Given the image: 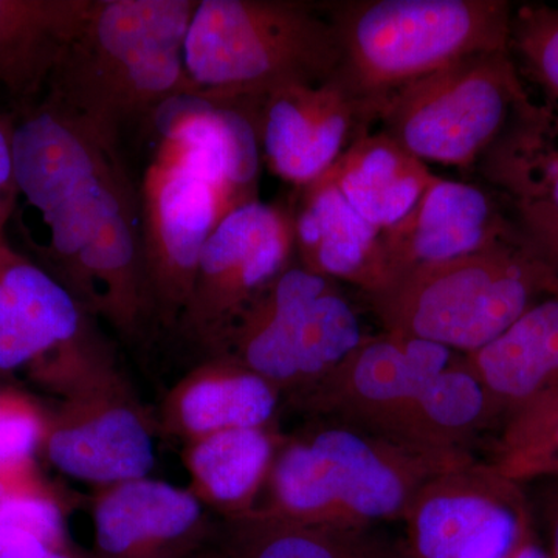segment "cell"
Wrapping results in <instances>:
<instances>
[{
	"label": "cell",
	"mask_w": 558,
	"mask_h": 558,
	"mask_svg": "<svg viewBox=\"0 0 558 558\" xmlns=\"http://www.w3.org/2000/svg\"><path fill=\"white\" fill-rule=\"evenodd\" d=\"M14 213L44 230L31 250L89 317L138 347L156 328L142 253L138 191L120 146L47 100L13 117ZM13 213V215H14Z\"/></svg>",
	"instance_id": "cell-1"
},
{
	"label": "cell",
	"mask_w": 558,
	"mask_h": 558,
	"mask_svg": "<svg viewBox=\"0 0 558 558\" xmlns=\"http://www.w3.org/2000/svg\"><path fill=\"white\" fill-rule=\"evenodd\" d=\"M292 405L440 453H470L481 432L501 424L465 355L391 332L369 336Z\"/></svg>",
	"instance_id": "cell-2"
},
{
	"label": "cell",
	"mask_w": 558,
	"mask_h": 558,
	"mask_svg": "<svg viewBox=\"0 0 558 558\" xmlns=\"http://www.w3.org/2000/svg\"><path fill=\"white\" fill-rule=\"evenodd\" d=\"M197 0H92L43 98L120 146L128 128L196 94L185 69Z\"/></svg>",
	"instance_id": "cell-3"
},
{
	"label": "cell",
	"mask_w": 558,
	"mask_h": 558,
	"mask_svg": "<svg viewBox=\"0 0 558 558\" xmlns=\"http://www.w3.org/2000/svg\"><path fill=\"white\" fill-rule=\"evenodd\" d=\"M470 462L472 453L414 449L317 417L284 436L253 512L310 526L373 529L403 520L429 480Z\"/></svg>",
	"instance_id": "cell-4"
},
{
	"label": "cell",
	"mask_w": 558,
	"mask_h": 558,
	"mask_svg": "<svg viewBox=\"0 0 558 558\" xmlns=\"http://www.w3.org/2000/svg\"><path fill=\"white\" fill-rule=\"evenodd\" d=\"M556 290V264L520 229L469 255L405 271L363 299L385 332L469 355Z\"/></svg>",
	"instance_id": "cell-5"
},
{
	"label": "cell",
	"mask_w": 558,
	"mask_h": 558,
	"mask_svg": "<svg viewBox=\"0 0 558 558\" xmlns=\"http://www.w3.org/2000/svg\"><path fill=\"white\" fill-rule=\"evenodd\" d=\"M340 49L339 76L379 117L392 94L470 54L509 51L502 0L323 3Z\"/></svg>",
	"instance_id": "cell-6"
},
{
	"label": "cell",
	"mask_w": 558,
	"mask_h": 558,
	"mask_svg": "<svg viewBox=\"0 0 558 558\" xmlns=\"http://www.w3.org/2000/svg\"><path fill=\"white\" fill-rule=\"evenodd\" d=\"M196 94L223 101L336 75L340 49L322 7L293 0H199L186 33Z\"/></svg>",
	"instance_id": "cell-7"
},
{
	"label": "cell",
	"mask_w": 558,
	"mask_h": 558,
	"mask_svg": "<svg viewBox=\"0 0 558 558\" xmlns=\"http://www.w3.org/2000/svg\"><path fill=\"white\" fill-rule=\"evenodd\" d=\"M368 337L336 281L292 263L242 312L213 357L236 360L292 405Z\"/></svg>",
	"instance_id": "cell-8"
},
{
	"label": "cell",
	"mask_w": 558,
	"mask_h": 558,
	"mask_svg": "<svg viewBox=\"0 0 558 558\" xmlns=\"http://www.w3.org/2000/svg\"><path fill=\"white\" fill-rule=\"evenodd\" d=\"M46 405L38 458L62 475L98 488L145 478L156 465V416L140 402L97 336Z\"/></svg>",
	"instance_id": "cell-9"
},
{
	"label": "cell",
	"mask_w": 558,
	"mask_h": 558,
	"mask_svg": "<svg viewBox=\"0 0 558 558\" xmlns=\"http://www.w3.org/2000/svg\"><path fill=\"white\" fill-rule=\"evenodd\" d=\"M531 95L510 51L451 62L392 94L374 130L427 163L480 165Z\"/></svg>",
	"instance_id": "cell-10"
},
{
	"label": "cell",
	"mask_w": 558,
	"mask_h": 558,
	"mask_svg": "<svg viewBox=\"0 0 558 558\" xmlns=\"http://www.w3.org/2000/svg\"><path fill=\"white\" fill-rule=\"evenodd\" d=\"M295 255L292 209L245 202L227 213L202 250L193 292L178 329L213 357L242 312Z\"/></svg>",
	"instance_id": "cell-11"
},
{
	"label": "cell",
	"mask_w": 558,
	"mask_h": 558,
	"mask_svg": "<svg viewBox=\"0 0 558 558\" xmlns=\"http://www.w3.org/2000/svg\"><path fill=\"white\" fill-rule=\"evenodd\" d=\"M218 102L240 110L258 135L267 167L299 189L323 178L377 121L376 110L339 73Z\"/></svg>",
	"instance_id": "cell-12"
},
{
	"label": "cell",
	"mask_w": 558,
	"mask_h": 558,
	"mask_svg": "<svg viewBox=\"0 0 558 558\" xmlns=\"http://www.w3.org/2000/svg\"><path fill=\"white\" fill-rule=\"evenodd\" d=\"M138 201L143 266L157 328L175 332L202 250L230 209L207 179L157 156L145 172Z\"/></svg>",
	"instance_id": "cell-13"
},
{
	"label": "cell",
	"mask_w": 558,
	"mask_h": 558,
	"mask_svg": "<svg viewBox=\"0 0 558 558\" xmlns=\"http://www.w3.org/2000/svg\"><path fill=\"white\" fill-rule=\"evenodd\" d=\"M90 517V558H189L220 523L190 488L150 476L98 488Z\"/></svg>",
	"instance_id": "cell-14"
},
{
	"label": "cell",
	"mask_w": 558,
	"mask_h": 558,
	"mask_svg": "<svg viewBox=\"0 0 558 558\" xmlns=\"http://www.w3.org/2000/svg\"><path fill=\"white\" fill-rule=\"evenodd\" d=\"M519 230L494 194L436 175L410 215L381 231L380 288L405 271L469 255Z\"/></svg>",
	"instance_id": "cell-15"
},
{
	"label": "cell",
	"mask_w": 558,
	"mask_h": 558,
	"mask_svg": "<svg viewBox=\"0 0 558 558\" xmlns=\"http://www.w3.org/2000/svg\"><path fill=\"white\" fill-rule=\"evenodd\" d=\"M87 317L60 281L0 238V379L32 380L86 332Z\"/></svg>",
	"instance_id": "cell-16"
},
{
	"label": "cell",
	"mask_w": 558,
	"mask_h": 558,
	"mask_svg": "<svg viewBox=\"0 0 558 558\" xmlns=\"http://www.w3.org/2000/svg\"><path fill=\"white\" fill-rule=\"evenodd\" d=\"M157 157L175 161L208 180L230 211L256 201L260 168L258 135L229 105L199 95H183L157 110Z\"/></svg>",
	"instance_id": "cell-17"
},
{
	"label": "cell",
	"mask_w": 558,
	"mask_h": 558,
	"mask_svg": "<svg viewBox=\"0 0 558 558\" xmlns=\"http://www.w3.org/2000/svg\"><path fill=\"white\" fill-rule=\"evenodd\" d=\"M480 167L512 204L520 229L554 263L558 253L557 113L529 101Z\"/></svg>",
	"instance_id": "cell-18"
},
{
	"label": "cell",
	"mask_w": 558,
	"mask_h": 558,
	"mask_svg": "<svg viewBox=\"0 0 558 558\" xmlns=\"http://www.w3.org/2000/svg\"><path fill=\"white\" fill-rule=\"evenodd\" d=\"M282 398L266 379L236 360H201L165 395L157 429L186 444L234 428L277 427Z\"/></svg>",
	"instance_id": "cell-19"
},
{
	"label": "cell",
	"mask_w": 558,
	"mask_h": 558,
	"mask_svg": "<svg viewBox=\"0 0 558 558\" xmlns=\"http://www.w3.org/2000/svg\"><path fill=\"white\" fill-rule=\"evenodd\" d=\"M465 359L494 400L501 427L558 395V290Z\"/></svg>",
	"instance_id": "cell-20"
},
{
	"label": "cell",
	"mask_w": 558,
	"mask_h": 558,
	"mask_svg": "<svg viewBox=\"0 0 558 558\" xmlns=\"http://www.w3.org/2000/svg\"><path fill=\"white\" fill-rule=\"evenodd\" d=\"M300 190L299 205L292 209L300 266L332 281H347L363 295L379 289L381 231L328 180L319 178Z\"/></svg>",
	"instance_id": "cell-21"
},
{
	"label": "cell",
	"mask_w": 558,
	"mask_h": 558,
	"mask_svg": "<svg viewBox=\"0 0 558 558\" xmlns=\"http://www.w3.org/2000/svg\"><path fill=\"white\" fill-rule=\"evenodd\" d=\"M92 0H0V89L17 110L44 97Z\"/></svg>",
	"instance_id": "cell-22"
},
{
	"label": "cell",
	"mask_w": 558,
	"mask_h": 558,
	"mask_svg": "<svg viewBox=\"0 0 558 558\" xmlns=\"http://www.w3.org/2000/svg\"><path fill=\"white\" fill-rule=\"evenodd\" d=\"M284 435L277 427L234 428L183 444L190 492L219 520L258 505Z\"/></svg>",
	"instance_id": "cell-23"
},
{
	"label": "cell",
	"mask_w": 558,
	"mask_h": 558,
	"mask_svg": "<svg viewBox=\"0 0 558 558\" xmlns=\"http://www.w3.org/2000/svg\"><path fill=\"white\" fill-rule=\"evenodd\" d=\"M435 178L424 161L377 130L363 134L323 175L380 231L405 219Z\"/></svg>",
	"instance_id": "cell-24"
},
{
	"label": "cell",
	"mask_w": 558,
	"mask_h": 558,
	"mask_svg": "<svg viewBox=\"0 0 558 558\" xmlns=\"http://www.w3.org/2000/svg\"><path fill=\"white\" fill-rule=\"evenodd\" d=\"M218 539L236 558H402L373 529L310 526L256 512L220 520Z\"/></svg>",
	"instance_id": "cell-25"
},
{
	"label": "cell",
	"mask_w": 558,
	"mask_h": 558,
	"mask_svg": "<svg viewBox=\"0 0 558 558\" xmlns=\"http://www.w3.org/2000/svg\"><path fill=\"white\" fill-rule=\"evenodd\" d=\"M492 465L520 484L558 480V395L502 425Z\"/></svg>",
	"instance_id": "cell-26"
},
{
	"label": "cell",
	"mask_w": 558,
	"mask_h": 558,
	"mask_svg": "<svg viewBox=\"0 0 558 558\" xmlns=\"http://www.w3.org/2000/svg\"><path fill=\"white\" fill-rule=\"evenodd\" d=\"M509 51L521 81L538 90L537 105L558 116V7L513 10Z\"/></svg>",
	"instance_id": "cell-27"
},
{
	"label": "cell",
	"mask_w": 558,
	"mask_h": 558,
	"mask_svg": "<svg viewBox=\"0 0 558 558\" xmlns=\"http://www.w3.org/2000/svg\"><path fill=\"white\" fill-rule=\"evenodd\" d=\"M0 558H90L72 542L60 543L38 532L0 521Z\"/></svg>",
	"instance_id": "cell-28"
},
{
	"label": "cell",
	"mask_w": 558,
	"mask_h": 558,
	"mask_svg": "<svg viewBox=\"0 0 558 558\" xmlns=\"http://www.w3.org/2000/svg\"><path fill=\"white\" fill-rule=\"evenodd\" d=\"M13 117L0 116V238L13 218L17 202L16 179H14Z\"/></svg>",
	"instance_id": "cell-29"
},
{
	"label": "cell",
	"mask_w": 558,
	"mask_h": 558,
	"mask_svg": "<svg viewBox=\"0 0 558 558\" xmlns=\"http://www.w3.org/2000/svg\"><path fill=\"white\" fill-rule=\"evenodd\" d=\"M11 497H69L43 473H20L0 468V501Z\"/></svg>",
	"instance_id": "cell-30"
},
{
	"label": "cell",
	"mask_w": 558,
	"mask_h": 558,
	"mask_svg": "<svg viewBox=\"0 0 558 558\" xmlns=\"http://www.w3.org/2000/svg\"><path fill=\"white\" fill-rule=\"evenodd\" d=\"M40 403L43 402L38 398L25 391L20 384L0 379V416L16 413V411L35 409Z\"/></svg>",
	"instance_id": "cell-31"
},
{
	"label": "cell",
	"mask_w": 558,
	"mask_h": 558,
	"mask_svg": "<svg viewBox=\"0 0 558 558\" xmlns=\"http://www.w3.org/2000/svg\"><path fill=\"white\" fill-rule=\"evenodd\" d=\"M546 531H548V549L550 558H558V490L550 499L548 513H546Z\"/></svg>",
	"instance_id": "cell-32"
},
{
	"label": "cell",
	"mask_w": 558,
	"mask_h": 558,
	"mask_svg": "<svg viewBox=\"0 0 558 558\" xmlns=\"http://www.w3.org/2000/svg\"><path fill=\"white\" fill-rule=\"evenodd\" d=\"M509 558H550L546 549L535 539L534 531L529 532L526 537L521 539L520 545L513 549Z\"/></svg>",
	"instance_id": "cell-33"
},
{
	"label": "cell",
	"mask_w": 558,
	"mask_h": 558,
	"mask_svg": "<svg viewBox=\"0 0 558 558\" xmlns=\"http://www.w3.org/2000/svg\"><path fill=\"white\" fill-rule=\"evenodd\" d=\"M189 558H236L230 550L223 548L222 545L216 539V542L209 543V545L204 546V548L194 553L193 556Z\"/></svg>",
	"instance_id": "cell-34"
},
{
	"label": "cell",
	"mask_w": 558,
	"mask_h": 558,
	"mask_svg": "<svg viewBox=\"0 0 558 558\" xmlns=\"http://www.w3.org/2000/svg\"><path fill=\"white\" fill-rule=\"evenodd\" d=\"M554 263H556V266L558 267V253L556 255V259H554Z\"/></svg>",
	"instance_id": "cell-35"
}]
</instances>
